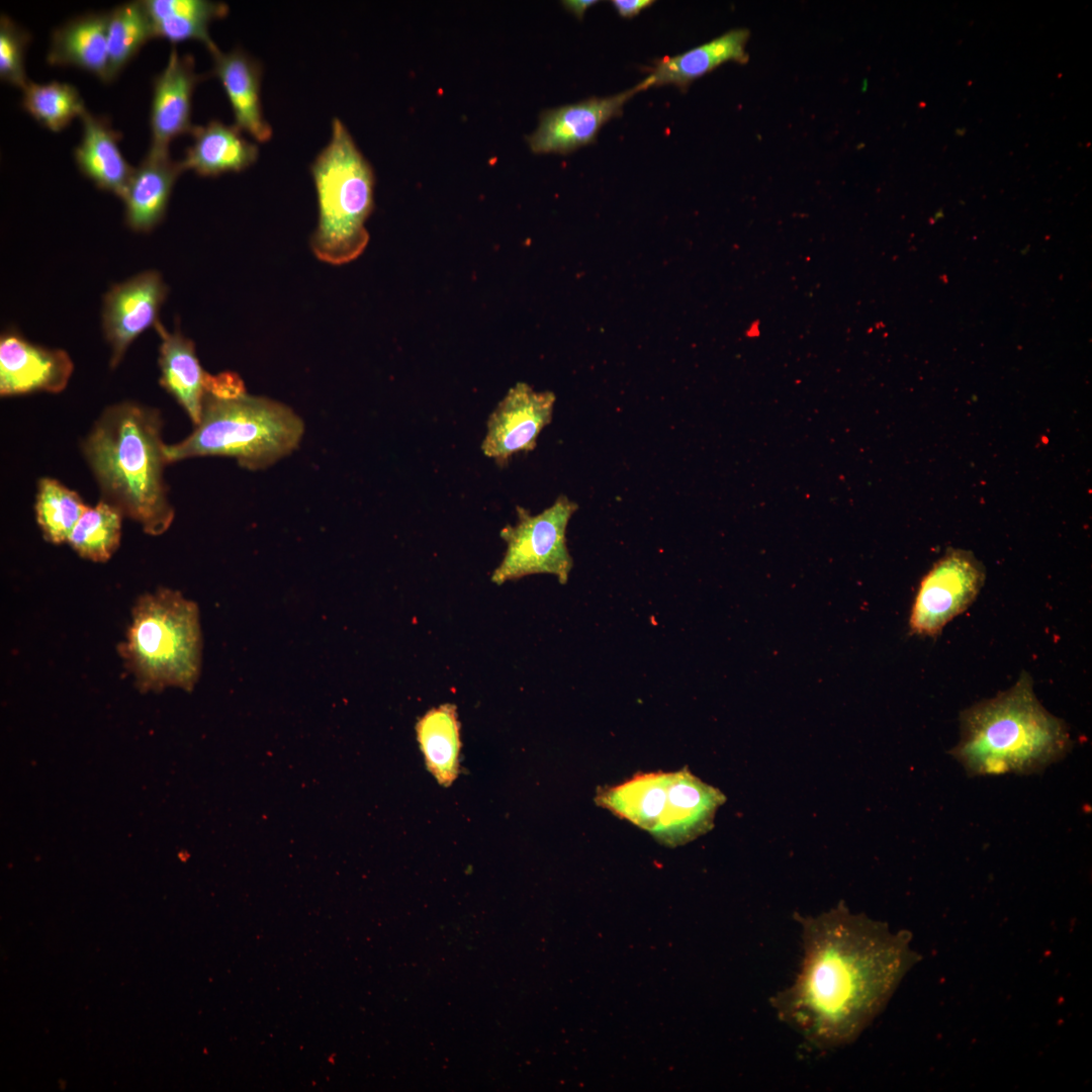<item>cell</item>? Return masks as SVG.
I'll list each match as a JSON object with an SVG mask.
<instances>
[{"label": "cell", "mask_w": 1092, "mask_h": 1092, "mask_svg": "<svg viewBox=\"0 0 1092 1092\" xmlns=\"http://www.w3.org/2000/svg\"><path fill=\"white\" fill-rule=\"evenodd\" d=\"M160 413L133 401L108 406L85 439L83 452L104 500L153 536L174 520L164 467Z\"/></svg>", "instance_id": "2"}, {"label": "cell", "mask_w": 1092, "mask_h": 1092, "mask_svg": "<svg viewBox=\"0 0 1092 1092\" xmlns=\"http://www.w3.org/2000/svg\"><path fill=\"white\" fill-rule=\"evenodd\" d=\"M984 581V566L971 552L947 551L920 581L909 618L911 631L937 635L972 605Z\"/></svg>", "instance_id": "9"}, {"label": "cell", "mask_w": 1092, "mask_h": 1092, "mask_svg": "<svg viewBox=\"0 0 1092 1092\" xmlns=\"http://www.w3.org/2000/svg\"><path fill=\"white\" fill-rule=\"evenodd\" d=\"M74 365L67 352L36 345L9 331L0 340V394L57 393L68 384Z\"/></svg>", "instance_id": "13"}, {"label": "cell", "mask_w": 1092, "mask_h": 1092, "mask_svg": "<svg viewBox=\"0 0 1092 1092\" xmlns=\"http://www.w3.org/2000/svg\"><path fill=\"white\" fill-rule=\"evenodd\" d=\"M80 118L82 139L74 151L79 170L99 189L122 199L134 168L118 147L121 133L111 127L107 117L85 110Z\"/></svg>", "instance_id": "17"}, {"label": "cell", "mask_w": 1092, "mask_h": 1092, "mask_svg": "<svg viewBox=\"0 0 1092 1092\" xmlns=\"http://www.w3.org/2000/svg\"><path fill=\"white\" fill-rule=\"evenodd\" d=\"M577 509L578 505L563 494L538 515L518 506L517 524L507 525L499 533L507 551L492 572L491 581L503 584L530 574L548 573L565 584L573 566L566 545V529Z\"/></svg>", "instance_id": "8"}, {"label": "cell", "mask_w": 1092, "mask_h": 1092, "mask_svg": "<svg viewBox=\"0 0 1092 1092\" xmlns=\"http://www.w3.org/2000/svg\"><path fill=\"white\" fill-rule=\"evenodd\" d=\"M208 52L213 61L212 74L224 89L236 125L256 141L268 142L272 127L261 104V65L241 49L223 53L214 46Z\"/></svg>", "instance_id": "15"}, {"label": "cell", "mask_w": 1092, "mask_h": 1092, "mask_svg": "<svg viewBox=\"0 0 1092 1092\" xmlns=\"http://www.w3.org/2000/svg\"><path fill=\"white\" fill-rule=\"evenodd\" d=\"M798 919L803 945L800 971L771 999L772 1007L812 1046H844L885 1007L915 960L908 937L852 914L844 902L818 916Z\"/></svg>", "instance_id": "1"}, {"label": "cell", "mask_w": 1092, "mask_h": 1092, "mask_svg": "<svg viewBox=\"0 0 1092 1092\" xmlns=\"http://www.w3.org/2000/svg\"><path fill=\"white\" fill-rule=\"evenodd\" d=\"M612 5L621 17L632 18L639 14L643 9L651 6L654 1L652 0H614L611 1Z\"/></svg>", "instance_id": "29"}, {"label": "cell", "mask_w": 1092, "mask_h": 1092, "mask_svg": "<svg viewBox=\"0 0 1092 1092\" xmlns=\"http://www.w3.org/2000/svg\"><path fill=\"white\" fill-rule=\"evenodd\" d=\"M748 38V29H731L688 52L655 61L654 66L648 69V76L642 81L646 89L674 85L685 90L693 81L724 63H746L748 56L745 49Z\"/></svg>", "instance_id": "19"}, {"label": "cell", "mask_w": 1092, "mask_h": 1092, "mask_svg": "<svg viewBox=\"0 0 1092 1092\" xmlns=\"http://www.w3.org/2000/svg\"><path fill=\"white\" fill-rule=\"evenodd\" d=\"M200 79L192 56H179L173 48L165 69L153 82L150 148L168 150L173 139L191 133L192 95Z\"/></svg>", "instance_id": "14"}, {"label": "cell", "mask_w": 1092, "mask_h": 1092, "mask_svg": "<svg viewBox=\"0 0 1092 1092\" xmlns=\"http://www.w3.org/2000/svg\"><path fill=\"white\" fill-rule=\"evenodd\" d=\"M168 287L158 271L141 272L110 287L103 297L101 323L110 347L109 364L116 367L130 344L160 322Z\"/></svg>", "instance_id": "10"}, {"label": "cell", "mask_w": 1092, "mask_h": 1092, "mask_svg": "<svg viewBox=\"0 0 1092 1092\" xmlns=\"http://www.w3.org/2000/svg\"><path fill=\"white\" fill-rule=\"evenodd\" d=\"M596 803L649 832L668 846L688 843L710 831L725 795L688 767L673 772L637 774L598 789Z\"/></svg>", "instance_id": "7"}, {"label": "cell", "mask_w": 1092, "mask_h": 1092, "mask_svg": "<svg viewBox=\"0 0 1092 1092\" xmlns=\"http://www.w3.org/2000/svg\"><path fill=\"white\" fill-rule=\"evenodd\" d=\"M79 494L52 478L37 483L36 522L43 538L53 544L68 542L79 519L87 510Z\"/></svg>", "instance_id": "26"}, {"label": "cell", "mask_w": 1092, "mask_h": 1092, "mask_svg": "<svg viewBox=\"0 0 1092 1092\" xmlns=\"http://www.w3.org/2000/svg\"><path fill=\"white\" fill-rule=\"evenodd\" d=\"M318 207L310 240L314 256L332 265L347 264L365 250V222L374 206V173L343 122L334 118L329 144L311 167Z\"/></svg>", "instance_id": "6"}, {"label": "cell", "mask_w": 1092, "mask_h": 1092, "mask_svg": "<svg viewBox=\"0 0 1092 1092\" xmlns=\"http://www.w3.org/2000/svg\"><path fill=\"white\" fill-rule=\"evenodd\" d=\"M144 4L155 37L172 43L199 40L208 51L216 46L208 33L209 24L229 13L226 4L208 0H144Z\"/></svg>", "instance_id": "22"}, {"label": "cell", "mask_w": 1092, "mask_h": 1092, "mask_svg": "<svg viewBox=\"0 0 1092 1092\" xmlns=\"http://www.w3.org/2000/svg\"><path fill=\"white\" fill-rule=\"evenodd\" d=\"M644 83L609 97H593L542 112L537 128L527 136L535 154H568L593 143L605 123L622 114L623 106Z\"/></svg>", "instance_id": "12"}, {"label": "cell", "mask_w": 1092, "mask_h": 1092, "mask_svg": "<svg viewBox=\"0 0 1092 1092\" xmlns=\"http://www.w3.org/2000/svg\"><path fill=\"white\" fill-rule=\"evenodd\" d=\"M554 402L553 392H538L518 382L488 418L483 454L504 465L517 453L534 450L538 436L551 423Z\"/></svg>", "instance_id": "11"}, {"label": "cell", "mask_w": 1092, "mask_h": 1092, "mask_svg": "<svg viewBox=\"0 0 1092 1092\" xmlns=\"http://www.w3.org/2000/svg\"><path fill=\"white\" fill-rule=\"evenodd\" d=\"M29 33L7 15L0 18V78L23 89L29 82L25 73V53Z\"/></svg>", "instance_id": "28"}, {"label": "cell", "mask_w": 1092, "mask_h": 1092, "mask_svg": "<svg viewBox=\"0 0 1092 1092\" xmlns=\"http://www.w3.org/2000/svg\"><path fill=\"white\" fill-rule=\"evenodd\" d=\"M193 143L187 148L180 164L184 171L215 177L229 172H241L253 165L259 155L258 147L249 142L242 130L219 120L194 126Z\"/></svg>", "instance_id": "20"}, {"label": "cell", "mask_w": 1092, "mask_h": 1092, "mask_svg": "<svg viewBox=\"0 0 1092 1092\" xmlns=\"http://www.w3.org/2000/svg\"><path fill=\"white\" fill-rule=\"evenodd\" d=\"M597 0H567L562 1L564 8L571 12L577 19L581 20L585 11L597 4Z\"/></svg>", "instance_id": "30"}, {"label": "cell", "mask_w": 1092, "mask_h": 1092, "mask_svg": "<svg viewBox=\"0 0 1092 1092\" xmlns=\"http://www.w3.org/2000/svg\"><path fill=\"white\" fill-rule=\"evenodd\" d=\"M108 12L85 13L52 34L47 62L52 66H71L109 81L107 51Z\"/></svg>", "instance_id": "21"}, {"label": "cell", "mask_w": 1092, "mask_h": 1092, "mask_svg": "<svg viewBox=\"0 0 1092 1092\" xmlns=\"http://www.w3.org/2000/svg\"><path fill=\"white\" fill-rule=\"evenodd\" d=\"M153 37H155L154 27L144 0L123 3L108 12L107 51L110 82Z\"/></svg>", "instance_id": "24"}, {"label": "cell", "mask_w": 1092, "mask_h": 1092, "mask_svg": "<svg viewBox=\"0 0 1092 1092\" xmlns=\"http://www.w3.org/2000/svg\"><path fill=\"white\" fill-rule=\"evenodd\" d=\"M122 517L116 507L101 499L95 507L87 508L68 543L82 558L105 562L119 546Z\"/></svg>", "instance_id": "25"}, {"label": "cell", "mask_w": 1092, "mask_h": 1092, "mask_svg": "<svg viewBox=\"0 0 1092 1092\" xmlns=\"http://www.w3.org/2000/svg\"><path fill=\"white\" fill-rule=\"evenodd\" d=\"M304 433L302 419L288 405L246 392L234 372L209 374L199 422L177 444L166 445L168 463L200 456H224L250 470L265 469L294 451Z\"/></svg>", "instance_id": "4"}, {"label": "cell", "mask_w": 1092, "mask_h": 1092, "mask_svg": "<svg viewBox=\"0 0 1092 1092\" xmlns=\"http://www.w3.org/2000/svg\"><path fill=\"white\" fill-rule=\"evenodd\" d=\"M160 383L182 406L194 425L199 422L209 373L203 370L194 343L179 329L169 332L159 322Z\"/></svg>", "instance_id": "18"}, {"label": "cell", "mask_w": 1092, "mask_h": 1092, "mask_svg": "<svg viewBox=\"0 0 1092 1092\" xmlns=\"http://www.w3.org/2000/svg\"><path fill=\"white\" fill-rule=\"evenodd\" d=\"M417 734L429 770L450 786L458 775L461 745L456 707L445 704L430 710L419 720Z\"/></svg>", "instance_id": "23"}, {"label": "cell", "mask_w": 1092, "mask_h": 1092, "mask_svg": "<svg viewBox=\"0 0 1092 1092\" xmlns=\"http://www.w3.org/2000/svg\"><path fill=\"white\" fill-rule=\"evenodd\" d=\"M21 107L40 125L58 132L86 110L78 89L68 83L29 81L22 89Z\"/></svg>", "instance_id": "27"}, {"label": "cell", "mask_w": 1092, "mask_h": 1092, "mask_svg": "<svg viewBox=\"0 0 1092 1092\" xmlns=\"http://www.w3.org/2000/svg\"><path fill=\"white\" fill-rule=\"evenodd\" d=\"M168 150L150 148L134 168L122 198L125 222L134 232H150L164 218L173 186L183 172Z\"/></svg>", "instance_id": "16"}, {"label": "cell", "mask_w": 1092, "mask_h": 1092, "mask_svg": "<svg viewBox=\"0 0 1092 1092\" xmlns=\"http://www.w3.org/2000/svg\"><path fill=\"white\" fill-rule=\"evenodd\" d=\"M960 727L950 754L969 777L1037 774L1072 748L1067 724L1039 703L1026 671L1009 690L964 710Z\"/></svg>", "instance_id": "3"}, {"label": "cell", "mask_w": 1092, "mask_h": 1092, "mask_svg": "<svg viewBox=\"0 0 1092 1092\" xmlns=\"http://www.w3.org/2000/svg\"><path fill=\"white\" fill-rule=\"evenodd\" d=\"M118 650L141 691L192 690L202 658L197 605L166 587L143 595Z\"/></svg>", "instance_id": "5"}]
</instances>
